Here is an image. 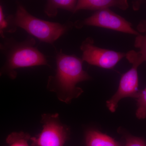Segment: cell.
I'll return each mask as SVG.
<instances>
[{"mask_svg": "<svg viewBox=\"0 0 146 146\" xmlns=\"http://www.w3.org/2000/svg\"><path fill=\"white\" fill-rule=\"evenodd\" d=\"M77 1L76 0H49L45 6L44 12L49 17L57 16L58 9H63L74 13Z\"/></svg>", "mask_w": 146, "mask_h": 146, "instance_id": "cell-10", "label": "cell"}, {"mask_svg": "<svg viewBox=\"0 0 146 146\" xmlns=\"http://www.w3.org/2000/svg\"><path fill=\"white\" fill-rule=\"evenodd\" d=\"M139 35L136 36L134 42L135 48L140 50L138 52L144 62H146V20H142L137 27Z\"/></svg>", "mask_w": 146, "mask_h": 146, "instance_id": "cell-11", "label": "cell"}, {"mask_svg": "<svg viewBox=\"0 0 146 146\" xmlns=\"http://www.w3.org/2000/svg\"><path fill=\"white\" fill-rule=\"evenodd\" d=\"M8 27V23L3 13L2 8L0 5V36L5 38L4 31H7Z\"/></svg>", "mask_w": 146, "mask_h": 146, "instance_id": "cell-15", "label": "cell"}, {"mask_svg": "<svg viewBox=\"0 0 146 146\" xmlns=\"http://www.w3.org/2000/svg\"><path fill=\"white\" fill-rule=\"evenodd\" d=\"M118 132L125 139L124 146H146V142L143 138L132 136L123 128H120Z\"/></svg>", "mask_w": 146, "mask_h": 146, "instance_id": "cell-14", "label": "cell"}, {"mask_svg": "<svg viewBox=\"0 0 146 146\" xmlns=\"http://www.w3.org/2000/svg\"><path fill=\"white\" fill-rule=\"evenodd\" d=\"M129 7L126 0H78L77 1L74 13L80 10L98 11L116 7L125 10Z\"/></svg>", "mask_w": 146, "mask_h": 146, "instance_id": "cell-8", "label": "cell"}, {"mask_svg": "<svg viewBox=\"0 0 146 146\" xmlns=\"http://www.w3.org/2000/svg\"><path fill=\"white\" fill-rule=\"evenodd\" d=\"M40 122L42 130L31 138V146H64L70 139V129L61 122L58 113L43 114Z\"/></svg>", "mask_w": 146, "mask_h": 146, "instance_id": "cell-4", "label": "cell"}, {"mask_svg": "<svg viewBox=\"0 0 146 146\" xmlns=\"http://www.w3.org/2000/svg\"><path fill=\"white\" fill-rule=\"evenodd\" d=\"M135 99L137 102L136 117L139 119H144L146 118V87L140 90Z\"/></svg>", "mask_w": 146, "mask_h": 146, "instance_id": "cell-13", "label": "cell"}, {"mask_svg": "<svg viewBox=\"0 0 146 146\" xmlns=\"http://www.w3.org/2000/svg\"><path fill=\"white\" fill-rule=\"evenodd\" d=\"M86 26L109 29L136 36L139 34L130 23L110 9L95 11L90 17L74 23V27L76 29Z\"/></svg>", "mask_w": 146, "mask_h": 146, "instance_id": "cell-6", "label": "cell"}, {"mask_svg": "<svg viewBox=\"0 0 146 146\" xmlns=\"http://www.w3.org/2000/svg\"><path fill=\"white\" fill-rule=\"evenodd\" d=\"M56 68L54 75L48 78L47 89L54 93L58 99L69 104L83 93V89L77 86L80 82L92 80L83 70V61L75 55H68L61 49L56 56Z\"/></svg>", "mask_w": 146, "mask_h": 146, "instance_id": "cell-1", "label": "cell"}, {"mask_svg": "<svg viewBox=\"0 0 146 146\" xmlns=\"http://www.w3.org/2000/svg\"><path fill=\"white\" fill-rule=\"evenodd\" d=\"M84 138L85 146H121L119 142L96 129H88Z\"/></svg>", "mask_w": 146, "mask_h": 146, "instance_id": "cell-9", "label": "cell"}, {"mask_svg": "<svg viewBox=\"0 0 146 146\" xmlns=\"http://www.w3.org/2000/svg\"><path fill=\"white\" fill-rule=\"evenodd\" d=\"M35 44V39L31 36L21 42L10 38L0 43V52L6 58L4 64L0 68V77L6 75L14 80L17 77V70L20 68L50 66L46 56Z\"/></svg>", "mask_w": 146, "mask_h": 146, "instance_id": "cell-2", "label": "cell"}, {"mask_svg": "<svg viewBox=\"0 0 146 146\" xmlns=\"http://www.w3.org/2000/svg\"><path fill=\"white\" fill-rule=\"evenodd\" d=\"M31 137L27 132H13L7 136L6 142L8 146H30L29 142Z\"/></svg>", "mask_w": 146, "mask_h": 146, "instance_id": "cell-12", "label": "cell"}, {"mask_svg": "<svg viewBox=\"0 0 146 146\" xmlns=\"http://www.w3.org/2000/svg\"><path fill=\"white\" fill-rule=\"evenodd\" d=\"M6 18L8 25L7 31L14 32L20 27L41 42L51 44L74 27L72 22L61 24L36 18L20 3L17 5L16 13Z\"/></svg>", "mask_w": 146, "mask_h": 146, "instance_id": "cell-3", "label": "cell"}, {"mask_svg": "<svg viewBox=\"0 0 146 146\" xmlns=\"http://www.w3.org/2000/svg\"><path fill=\"white\" fill-rule=\"evenodd\" d=\"M125 57L132 64V67L122 76L117 92L106 102V106L112 112L116 111L121 100L126 98L136 99L140 91L138 89V68L143 61L138 52L134 50L128 52L126 53Z\"/></svg>", "mask_w": 146, "mask_h": 146, "instance_id": "cell-5", "label": "cell"}, {"mask_svg": "<svg viewBox=\"0 0 146 146\" xmlns=\"http://www.w3.org/2000/svg\"><path fill=\"white\" fill-rule=\"evenodd\" d=\"M81 59L90 65L106 69H112L125 57L126 53L102 48L94 44L92 37H87L82 42Z\"/></svg>", "mask_w": 146, "mask_h": 146, "instance_id": "cell-7", "label": "cell"}]
</instances>
